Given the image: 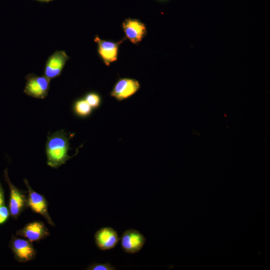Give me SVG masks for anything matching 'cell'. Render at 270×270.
Here are the masks:
<instances>
[{"mask_svg":"<svg viewBox=\"0 0 270 270\" xmlns=\"http://www.w3.org/2000/svg\"><path fill=\"white\" fill-rule=\"evenodd\" d=\"M70 136L64 130H58L48 136L46 152L48 164L58 168L71 158L68 154Z\"/></svg>","mask_w":270,"mask_h":270,"instance_id":"6da1fadb","label":"cell"},{"mask_svg":"<svg viewBox=\"0 0 270 270\" xmlns=\"http://www.w3.org/2000/svg\"><path fill=\"white\" fill-rule=\"evenodd\" d=\"M88 270H114L116 268L108 262L104 264L94 263L90 265Z\"/></svg>","mask_w":270,"mask_h":270,"instance_id":"9a60e30c","label":"cell"},{"mask_svg":"<svg viewBox=\"0 0 270 270\" xmlns=\"http://www.w3.org/2000/svg\"><path fill=\"white\" fill-rule=\"evenodd\" d=\"M140 88V84L136 80L121 78L115 84L110 95L118 100L120 101L132 96Z\"/></svg>","mask_w":270,"mask_h":270,"instance_id":"5b68a950","label":"cell"},{"mask_svg":"<svg viewBox=\"0 0 270 270\" xmlns=\"http://www.w3.org/2000/svg\"><path fill=\"white\" fill-rule=\"evenodd\" d=\"M12 247L18 259L22 262L30 260L35 256L32 244L26 240L16 238L12 241Z\"/></svg>","mask_w":270,"mask_h":270,"instance_id":"8fae6325","label":"cell"},{"mask_svg":"<svg viewBox=\"0 0 270 270\" xmlns=\"http://www.w3.org/2000/svg\"><path fill=\"white\" fill-rule=\"evenodd\" d=\"M18 234L29 241L34 242L42 238L48 234V232L43 224L34 222L26 225Z\"/></svg>","mask_w":270,"mask_h":270,"instance_id":"7c38bea8","label":"cell"},{"mask_svg":"<svg viewBox=\"0 0 270 270\" xmlns=\"http://www.w3.org/2000/svg\"><path fill=\"white\" fill-rule=\"evenodd\" d=\"M24 182L28 192V202L29 206L34 212L44 216L49 224H52L53 223L48 213L47 204L44 198L42 195L33 190L26 180H24Z\"/></svg>","mask_w":270,"mask_h":270,"instance_id":"9c48e42d","label":"cell"},{"mask_svg":"<svg viewBox=\"0 0 270 270\" xmlns=\"http://www.w3.org/2000/svg\"><path fill=\"white\" fill-rule=\"evenodd\" d=\"M69 58L64 51L56 50L48 59L44 69V76L50 80L58 77Z\"/></svg>","mask_w":270,"mask_h":270,"instance_id":"277c9868","label":"cell"},{"mask_svg":"<svg viewBox=\"0 0 270 270\" xmlns=\"http://www.w3.org/2000/svg\"><path fill=\"white\" fill-rule=\"evenodd\" d=\"M38 0L42 1V2H49L52 0Z\"/></svg>","mask_w":270,"mask_h":270,"instance_id":"ac0fdd59","label":"cell"},{"mask_svg":"<svg viewBox=\"0 0 270 270\" xmlns=\"http://www.w3.org/2000/svg\"><path fill=\"white\" fill-rule=\"evenodd\" d=\"M94 42L98 44L99 55L106 66L116 60L118 46L122 40L116 42L102 40L96 36Z\"/></svg>","mask_w":270,"mask_h":270,"instance_id":"52a82bcc","label":"cell"},{"mask_svg":"<svg viewBox=\"0 0 270 270\" xmlns=\"http://www.w3.org/2000/svg\"><path fill=\"white\" fill-rule=\"evenodd\" d=\"M4 204V194L2 190L0 184V206L3 205Z\"/></svg>","mask_w":270,"mask_h":270,"instance_id":"e0dca14e","label":"cell"},{"mask_svg":"<svg viewBox=\"0 0 270 270\" xmlns=\"http://www.w3.org/2000/svg\"><path fill=\"white\" fill-rule=\"evenodd\" d=\"M8 214V210L6 206L3 205L0 206V224L6 220Z\"/></svg>","mask_w":270,"mask_h":270,"instance_id":"2e32d148","label":"cell"},{"mask_svg":"<svg viewBox=\"0 0 270 270\" xmlns=\"http://www.w3.org/2000/svg\"><path fill=\"white\" fill-rule=\"evenodd\" d=\"M5 179L8 183L10 190V210L12 216H17L25 204L24 196L10 182L7 173V170L4 171Z\"/></svg>","mask_w":270,"mask_h":270,"instance_id":"30bf717a","label":"cell"},{"mask_svg":"<svg viewBox=\"0 0 270 270\" xmlns=\"http://www.w3.org/2000/svg\"><path fill=\"white\" fill-rule=\"evenodd\" d=\"M26 78L24 92L26 94L41 99L47 96L50 88V79L44 76H40L34 74H28Z\"/></svg>","mask_w":270,"mask_h":270,"instance_id":"7a4b0ae2","label":"cell"},{"mask_svg":"<svg viewBox=\"0 0 270 270\" xmlns=\"http://www.w3.org/2000/svg\"><path fill=\"white\" fill-rule=\"evenodd\" d=\"M73 110L78 116L85 118L91 114L92 108L84 98L78 99L74 102Z\"/></svg>","mask_w":270,"mask_h":270,"instance_id":"4fadbf2b","label":"cell"},{"mask_svg":"<svg viewBox=\"0 0 270 270\" xmlns=\"http://www.w3.org/2000/svg\"><path fill=\"white\" fill-rule=\"evenodd\" d=\"M122 28L126 38L133 44L140 42L146 33L145 24L136 19H126L122 23Z\"/></svg>","mask_w":270,"mask_h":270,"instance_id":"ba28073f","label":"cell"},{"mask_svg":"<svg viewBox=\"0 0 270 270\" xmlns=\"http://www.w3.org/2000/svg\"><path fill=\"white\" fill-rule=\"evenodd\" d=\"M120 244L123 250L128 254H135L138 252L144 246L146 238L138 230L128 229L122 235Z\"/></svg>","mask_w":270,"mask_h":270,"instance_id":"3957f363","label":"cell"},{"mask_svg":"<svg viewBox=\"0 0 270 270\" xmlns=\"http://www.w3.org/2000/svg\"><path fill=\"white\" fill-rule=\"evenodd\" d=\"M96 244L102 250L114 248L120 240L118 232L111 227H104L98 230L94 234Z\"/></svg>","mask_w":270,"mask_h":270,"instance_id":"8992f818","label":"cell"},{"mask_svg":"<svg viewBox=\"0 0 270 270\" xmlns=\"http://www.w3.org/2000/svg\"><path fill=\"white\" fill-rule=\"evenodd\" d=\"M84 98L89 105L93 108H98L100 104L101 98L100 95L94 92L88 93Z\"/></svg>","mask_w":270,"mask_h":270,"instance_id":"5bb4252c","label":"cell"}]
</instances>
